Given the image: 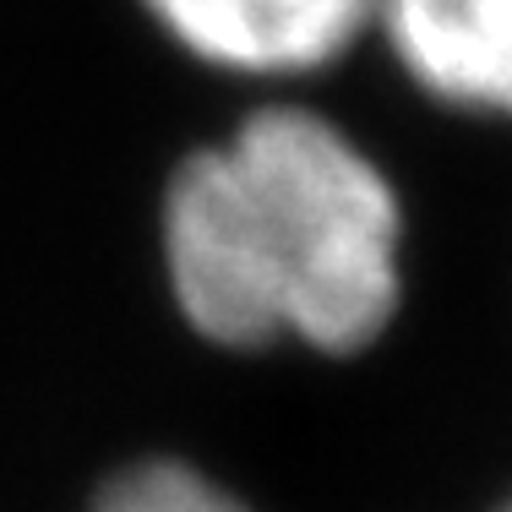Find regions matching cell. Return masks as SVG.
<instances>
[{
  "label": "cell",
  "instance_id": "1",
  "mask_svg": "<svg viewBox=\"0 0 512 512\" xmlns=\"http://www.w3.org/2000/svg\"><path fill=\"white\" fill-rule=\"evenodd\" d=\"M398 240V191L311 109H256L175 169L164 202L175 300L229 349H365L398 311Z\"/></svg>",
  "mask_w": 512,
  "mask_h": 512
},
{
  "label": "cell",
  "instance_id": "2",
  "mask_svg": "<svg viewBox=\"0 0 512 512\" xmlns=\"http://www.w3.org/2000/svg\"><path fill=\"white\" fill-rule=\"evenodd\" d=\"M197 60L246 77H289L338 60L376 17V0H142Z\"/></svg>",
  "mask_w": 512,
  "mask_h": 512
},
{
  "label": "cell",
  "instance_id": "3",
  "mask_svg": "<svg viewBox=\"0 0 512 512\" xmlns=\"http://www.w3.org/2000/svg\"><path fill=\"white\" fill-rule=\"evenodd\" d=\"M376 17L431 99L512 120V0H376Z\"/></svg>",
  "mask_w": 512,
  "mask_h": 512
},
{
  "label": "cell",
  "instance_id": "4",
  "mask_svg": "<svg viewBox=\"0 0 512 512\" xmlns=\"http://www.w3.org/2000/svg\"><path fill=\"white\" fill-rule=\"evenodd\" d=\"M93 512H246V507L186 463H142V469L115 474Z\"/></svg>",
  "mask_w": 512,
  "mask_h": 512
},
{
  "label": "cell",
  "instance_id": "5",
  "mask_svg": "<svg viewBox=\"0 0 512 512\" xmlns=\"http://www.w3.org/2000/svg\"><path fill=\"white\" fill-rule=\"evenodd\" d=\"M502 512H512V502H507V507H502Z\"/></svg>",
  "mask_w": 512,
  "mask_h": 512
}]
</instances>
